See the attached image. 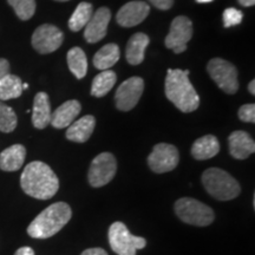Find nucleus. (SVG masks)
Masks as SVG:
<instances>
[{"instance_id":"nucleus-37","label":"nucleus","mask_w":255,"mask_h":255,"mask_svg":"<svg viewBox=\"0 0 255 255\" xmlns=\"http://www.w3.org/2000/svg\"><path fill=\"white\" fill-rule=\"evenodd\" d=\"M196 1L199 2V4H208V2L214 1V0H196Z\"/></svg>"},{"instance_id":"nucleus-34","label":"nucleus","mask_w":255,"mask_h":255,"mask_svg":"<svg viewBox=\"0 0 255 255\" xmlns=\"http://www.w3.org/2000/svg\"><path fill=\"white\" fill-rule=\"evenodd\" d=\"M14 255H34V251L31 247H21L15 252Z\"/></svg>"},{"instance_id":"nucleus-21","label":"nucleus","mask_w":255,"mask_h":255,"mask_svg":"<svg viewBox=\"0 0 255 255\" xmlns=\"http://www.w3.org/2000/svg\"><path fill=\"white\" fill-rule=\"evenodd\" d=\"M220 143L219 139L213 135H206L200 137L194 142L191 146V156L199 161H205V159L213 158L219 154Z\"/></svg>"},{"instance_id":"nucleus-18","label":"nucleus","mask_w":255,"mask_h":255,"mask_svg":"<svg viewBox=\"0 0 255 255\" xmlns=\"http://www.w3.org/2000/svg\"><path fill=\"white\" fill-rule=\"evenodd\" d=\"M96 127V120L91 115L82 117L70 124L66 130V138L76 143H84L90 138Z\"/></svg>"},{"instance_id":"nucleus-6","label":"nucleus","mask_w":255,"mask_h":255,"mask_svg":"<svg viewBox=\"0 0 255 255\" xmlns=\"http://www.w3.org/2000/svg\"><path fill=\"white\" fill-rule=\"evenodd\" d=\"M109 244L117 255H136L138 250L146 246V240L135 237L123 222H114L109 228Z\"/></svg>"},{"instance_id":"nucleus-28","label":"nucleus","mask_w":255,"mask_h":255,"mask_svg":"<svg viewBox=\"0 0 255 255\" xmlns=\"http://www.w3.org/2000/svg\"><path fill=\"white\" fill-rule=\"evenodd\" d=\"M20 20H28L36 12V0H7Z\"/></svg>"},{"instance_id":"nucleus-24","label":"nucleus","mask_w":255,"mask_h":255,"mask_svg":"<svg viewBox=\"0 0 255 255\" xmlns=\"http://www.w3.org/2000/svg\"><path fill=\"white\" fill-rule=\"evenodd\" d=\"M23 82L15 75L8 73L0 81V101L14 100L23 94Z\"/></svg>"},{"instance_id":"nucleus-15","label":"nucleus","mask_w":255,"mask_h":255,"mask_svg":"<svg viewBox=\"0 0 255 255\" xmlns=\"http://www.w3.org/2000/svg\"><path fill=\"white\" fill-rule=\"evenodd\" d=\"M229 154L237 159H246L255 152V143L251 135L242 130L232 132L228 137Z\"/></svg>"},{"instance_id":"nucleus-1","label":"nucleus","mask_w":255,"mask_h":255,"mask_svg":"<svg viewBox=\"0 0 255 255\" xmlns=\"http://www.w3.org/2000/svg\"><path fill=\"white\" fill-rule=\"evenodd\" d=\"M20 186L24 193L33 199L49 200L58 191L59 180L46 163L33 161L21 173Z\"/></svg>"},{"instance_id":"nucleus-22","label":"nucleus","mask_w":255,"mask_h":255,"mask_svg":"<svg viewBox=\"0 0 255 255\" xmlns=\"http://www.w3.org/2000/svg\"><path fill=\"white\" fill-rule=\"evenodd\" d=\"M121 51L119 45L111 43L104 45L102 49H100L96 52L94 56V65L96 69L102 70H110V68L120 60Z\"/></svg>"},{"instance_id":"nucleus-33","label":"nucleus","mask_w":255,"mask_h":255,"mask_svg":"<svg viewBox=\"0 0 255 255\" xmlns=\"http://www.w3.org/2000/svg\"><path fill=\"white\" fill-rule=\"evenodd\" d=\"M81 255H108L103 248H89L85 250Z\"/></svg>"},{"instance_id":"nucleus-23","label":"nucleus","mask_w":255,"mask_h":255,"mask_svg":"<svg viewBox=\"0 0 255 255\" xmlns=\"http://www.w3.org/2000/svg\"><path fill=\"white\" fill-rule=\"evenodd\" d=\"M68 66L75 77L82 79L87 76L88 72V59L87 55L81 47H72L68 52Z\"/></svg>"},{"instance_id":"nucleus-19","label":"nucleus","mask_w":255,"mask_h":255,"mask_svg":"<svg viewBox=\"0 0 255 255\" xmlns=\"http://www.w3.org/2000/svg\"><path fill=\"white\" fill-rule=\"evenodd\" d=\"M26 149L21 144H13L0 154V169L4 171H17L23 167Z\"/></svg>"},{"instance_id":"nucleus-5","label":"nucleus","mask_w":255,"mask_h":255,"mask_svg":"<svg viewBox=\"0 0 255 255\" xmlns=\"http://www.w3.org/2000/svg\"><path fill=\"white\" fill-rule=\"evenodd\" d=\"M175 213L181 221L197 227H206L214 221L213 209L205 203L191 197H182L175 203Z\"/></svg>"},{"instance_id":"nucleus-7","label":"nucleus","mask_w":255,"mask_h":255,"mask_svg":"<svg viewBox=\"0 0 255 255\" xmlns=\"http://www.w3.org/2000/svg\"><path fill=\"white\" fill-rule=\"evenodd\" d=\"M207 70L210 78L226 94L234 95L239 90L238 69L232 63L222 58H213L209 60Z\"/></svg>"},{"instance_id":"nucleus-29","label":"nucleus","mask_w":255,"mask_h":255,"mask_svg":"<svg viewBox=\"0 0 255 255\" xmlns=\"http://www.w3.org/2000/svg\"><path fill=\"white\" fill-rule=\"evenodd\" d=\"M223 25L225 27H232L235 25L241 24L242 18H244V13L240 9L234 7H228L223 12Z\"/></svg>"},{"instance_id":"nucleus-13","label":"nucleus","mask_w":255,"mask_h":255,"mask_svg":"<svg viewBox=\"0 0 255 255\" xmlns=\"http://www.w3.org/2000/svg\"><path fill=\"white\" fill-rule=\"evenodd\" d=\"M150 12V6L144 1H129L117 12L116 21L122 27H133L145 20Z\"/></svg>"},{"instance_id":"nucleus-14","label":"nucleus","mask_w":255,"mask_h":255,"mask_svg":"<svg viewBox=\"0 0 255 255\" xmlns=\"http://www.w3.org/2000/svg\"><path fill=\"white\" fill-rule=\"evenodd\" d=\"M111 12L108 7H101L92 14L84 27V38L88 43L95 44L107 36L108 25L110 23Z\"/></svg>"},{"instance_id":"nucleus-38","label":"nucleus","mask_w":255,"mask_h":255,"mask_svg":"<svg viewBox=\"0 0 255 255\" xmlns=\"http://www.w3.org/2000/svg\"><path fill=\"white\" fill-rule=\"evenodd\" d=\"M27 88H28V84H27V83H23V90H26Z\"/></svg>"},{"instance_id":"nucleus-17","label":"nucleus","mask_w":255,"mask_h":255,"mask_svg":"<svg viewBox=\"0 0 255 255\" xmlns=\"http://www.w3.org/2000/svg\"><path fill=\"white\" fill-rule=\"evenodd\" d=\"M50 98L46 92H38L33 100L32 109V124L37 129H45L51 122Z\"/></svg>"},{"instance_id":"nucleus-30","label":"nucleus","mask_w":255,"mask_h":255,"mask_svg":"<svg viewBox=\"0 0 255 255\" xmlns=\"http://www.w3.org/2000/svg\"><path fill=\"white\" fill-rule=\"evenodd\" d=\"M239 119L242 122L254 123L255 122V104H245L239 109Z\"/></svg>"},{"instance_id":"nucleus-10","label":"nucleus","mask_w":255,"mask_h":255,"mask_svg":"<svg viewBox=\"0 0 255 255\" xmlns=\"http://www.w3.org/2000/svg\"><path fill=\"white\" fill-rule=\"evenodd\" d=\"M64 41V34L55 25L44 24L36 28L31 38L33 49L40 55L55 52L62 46Z\"/></svg>"},{"instance_id":"nucleus-3","label":"nucleus","mask_w":255,"mask_h":255,"mask_svg":"<svg viewBox=\"0 0 255 255\" xmlns=\"http://www.w3.org/2000/svg\"><path fill=\"white\" fill-rule=\"evenodd\" d=\"M72 210L68 203L56 202L43 210L27 227V234L33 239H49L56 235L70 221Z\"/></svg>"},{"instance_id":"nucleus-35","label":"nucleus","mask_w":255,"mask_h":255,"mask_svg":"<svg viewBox=\"0 0 255 255\" xmlns=\"http://www.w3.org/2000/svg\"><path fill=\"white\" fill-rule=\"evenodd\" d=\"M239 4L245 6V7H251V6H254L255 0H238Z\"/></svg>"},{"instance_id":"nucleus-11","label":"nucleus","mask_w":255,"mask_h":255,"mask_svg":"<svg viewBox=\"0 0 255 255\" xmlns=\"http://www.w3.org/2000/svg\"><path fill=\"white\" fill-rule=\"evenodd\" d=\"M180 161L177 148L168 143H158L152 148L148 157V164L154 173L163 174L174 170Z\"/></svg>"},{"instance_id":"nucleus-26","label":"nucleus","mask_w":255,"mask_h":255,"mask_svg":"<svg viewBox=\"0 0 255 255\" xmlns=\"http://www.w3.org/2000/svg\"><path fill=\"white\" fill-rule=\"evenodd\" d=\"M94 14L92 11V5L90 2L83 1L77 6V8L75 9L71 18L69 20V28L73 32L81 31L82 28L87 26V24L90 20V18Z\"/></svg>"},{"instance_id":"nucleus-12","label":"nucleus","mask_w":255,"mask_h":255,"mask_svg":"<svg viewBox=\"0 0 255 255\" xmlns=\"http://www.w3.org/2000/svg\"><path fill=\"white\" fill-rule=\"evenodd\" d=\"M144 90V81L141 77H130L124 81L115 95L116 108L121 111H130L136 107Z\"/></svg>"},{"instance_id":"nucleus-25","label":"nucleus","mask_w":255,"mask_h":255,"mask_svg":"<svg viewBox=\"0 0 255 255\" xmlns=\"http://www.w3.org/2000/svg\"><path fill=\"white\" fill-rule=\"evenodd\" d=\"M117 76L116 73L111 70H104L100 75H97L92 81L91 95L95 97H104L105 95L109 94V91L116 84Z\"/></svg>"},{"instance_id":"nucleus-36","label":"nucleus","mask_w":255,"mask_h":255,"mask_svg":"<svg viewBox=\"0 0 255 255\" xmlns=\"http://www.w3.org/2000/svg\"><path fill=\"white\" fill-rule=\"evenodd\" d=\"M248 91L251 92L252 95H255V81L253 79V81H251L250 84H248Z\"/></svg>"},{"instance_id":"nucleus-4","label":"nucleus","mask_w":255,"mask_h":255,"mask_svg":"<svg viewBox=\"0 0 255 255\" xmlns=\"http://www.w3.org/2000/svg\"><path fill=\"white\" fill-rule=\"evenodd\" d=\"M202 184L210 196L220 201H229L239 196L240 184L232 175L220 168H208L202 174Z\"/></svg>"},{"instance_id":"nucleus-20","label":"nucleus","mask_w":255,"mask_h":255,"mask_svg":"<svg viewBox=\"0 0 255 255\" xmlns=\"http://www.w3.org/2000/svg\"><path fill=\"white\" fill-rule=\"evenodd\" d=\"M149 37L145 33L138 32L131 36L127 44V60L130 65H139L144 60V52L149 45Z\"/></svg>"},{"instance_id":"nucleus-31","label":"nucleus","mask_w":255,"mask_h":255,"mask_svg":"<svg viewBox=\"0 0 255 255\" xmlns=\"http://www.w3.org/2000/svg\"><path fill=\"white\" fill-rule=\"evenodd\" d=\"M156 8L162 9V11H167V9L171 8L174 4V0H149Z\"/></svg>"},{"instance_id":"nucleus-2","label":"nucleus","mask_w":255,"mask_h":255,"mask_svg":"<svg viewBox=\"0 0 255 255\" xmlns=\"http://www.w3.org/2000/svg\"><path fill=\"white\" fill-rule=\"evenodd\" d=\"M164 92L168 100L182 113H193L199 108V95L183 70H168L164 82Z\"/></svg>"},{"instance_id":"nucleus-9","label":"nucleus","mask_w":255,"mask_h":255,"mask_svg":"<svg viewBox=\"0 0 255 255\" xmlns=\"http://www.w3.org/2000/svg\"><path fill=\"white\" fill-rule=\"evenodd\" d=\"M193 37V23L186 15H178L171 21L170 31L164 44L174 53L180 55L187 50L188 41Z\"/></svg>"},{"instance_id":"nucleus-16","label":"nucleus","mask_w":255,"mask_h":255,"mask_svg":"<svg viewBox=\"0 0 255 255\" xmlns=\"http://www.w3.org/2000/svg\"><path fill=\"white\" fill-rule=\"evenodd\" d=\"M81 110L82 105L78 101H66L51 115L50 124H52V127L56 128V129L68 128L70 124L75 122L76 117L81 114Z\"/></svg>"},{"instance_id":"nucleus-27","label":"nucleus","mask_w":255,"mask_h":255,"mask_svg":"<svg viewBox=\"0 0 255 255\" xmlns=\"http://www.w3.org/2000/svg\"><path fill=\"white\" fill-rule=\"evenodd\" d=\"M18 119L14 110L0 101V131L12 132L17 128Z\"/></svg>"},{"instance_id":"nucleus-8","label":"nucleus","mask_w":255,"mask_h":255,"mask_svg":"<svg viewBox=\"0 0 255 255\" xmlns=\"http://www.w3.org/2000/svg\"><path fill=\"white\" fill-rule=\"evenodd\" d=\"M117 162L110 152H102L96 156L89 169V183L91 187L100 188L113 181L116 175Z\"/></svg>"},{"instance_id":"nucleus-32","label":"nucleus","mask_w":255,"mask_h":255,"mask_svg":"<svg viewBox=\"0 0 255 255\" xmlns=\"http://www.w3.org/2000/svg\"><path fill=\"white\" fill-rule=\"evenodd\" d=\"M9 73V63L7 59L0 58V81Z\"/></svg>"},{"instance_id":"nucleus-39","label":"nucleus","mask_w":255,"mask_h":255,"mask_svg":"<svg viewBox=\"0 0 255 255\" xmlns=\"http://www.w3.org/2000/svg\"><path fill=\"white\" fill-rule=\"evenodd\" d=\"M56 1H69V0H56Z\"/></svg>"}]
</instances>
